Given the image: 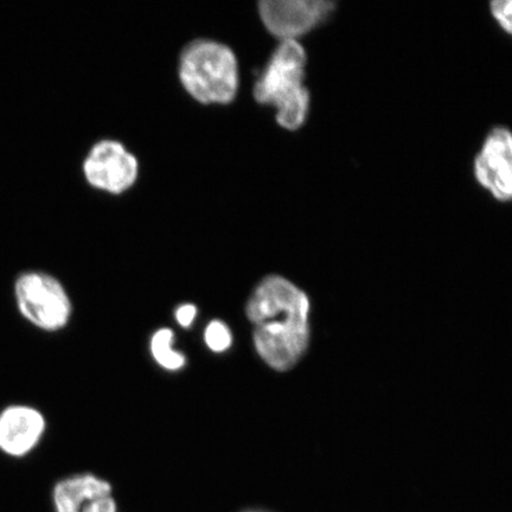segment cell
I'll return each instance as SVG.
<instances>
[{
    "mask_svg": "<svg viewBox=\"0 0 512 512\" xmlns=\"http://www.w3.org/2000/svg\"><path fill=\"white\" fill-rule=\"evenodd\" d=\"M179 80L202 104L227 105L239 89V66L234 51L220 42L197 40L183 50Z\"/></svg>",
    "mask_w": 512,
    "mask_h": 512,
    "instance_id": "cell-3",
    "label": "cell"
},
{
    "mask_svg": "<svg viewBox=\"0 0 512 512\" xmlns=\"http://www.w3.org/2000/svg\"><path fill=\"white\" fill-rule=\"evenodd\" d=\"M172 343H174V332L170 329L159 330L152 337L151 351L160 367L178 370L184 367L185 357L172 349Z\"/></svg>",
    "mask_w": 512,
    "mask_h": 512,
    "instance_id": "cell-10",
    "label": "cell"
},
{
    "mask_svg": "<svg viewBox=\"0 0 512 512\" xmlns=\"http://www.w3.org/2000/svg\"><path fill=\"white\" fill-rule=\"evenodd\" d=\"M15 303L19 315L36 329L59 332L72 317V300L53 275L28 271L18 275L14 286Z\"/></svg>",
    "mask_w": 512,
    "mask_h": 512,
    "instance_id": "cell-4",
    "label": "cell"
},
{
    "mask_svg": "<svg viewBox=\"0 0 512 512\" xmlns=\"http://www.w3.org/2000/svg\"><path fill=\"white\" fill-rule=\"evenodd\" d=\"M473 176L494 200L512 202V130L495 126L473 159Z\"/></svg>",
    "mask_w": 512,
    "mask_h": 512,
    "instance_id": "cell-6",
    "label": "cell"
},
{
    "mask_svg": "<svg viewBox=\"0 0 512 512\" xmlns=\"http://www.w3.org/2000/svg\"><path fill=\"white\" fill-rule=\"evenodd\" d=\"M307 54L299 41H281L254 83V98L277 111L288 131L299 130L309 117L311 95L305 86Z\"/></svg>",
    "mask_w": 512,
    "mask_h": 512,
    "instance_id": "cell-2",
    "label": "cell"
},
{
    "mask_svg": "<svg viewBox=\"0 0 512 512\" xmlns=\"http://www.w3.org/2000/svg\"><path fill=\"white\" fill-rule=\"evenodd\" d=\"M51 503L54 512H119L112 484L88 472L57 480Z\"/></svg>",
    "mask_w": 512,
    "mask_h": 512,
    "instance_id": "cell-8",
    "label": "cell"
},
{
    "mask_svg": "<svg viewBox=\"0 0 512 512\" xmlns=\"http://www.w3.org/2000/svg\"><path fill=\"white\" fill-rule=\"evenodd\" d=\"M310 298L296 284L271 275L247 303L258 354L274 370L287 371L302 360L310 344Z\"/></svg>",
    "mask_w": 512,
    "mask_h": 512,
    "instance_id": "cell-1",
    "label": "cell"
},
{
    "mask_svg": "<svg viewBox=\"0 0 512 512\" xmlns=\"http://www.w3.org/2000/svg\"><path fill=\"white\" fill-rule=\"evenodd\" d=\"M138 160L126 147L115 140L96 143L83 162V174L92 187L121 194L137 181Z\"/></svg>",
    "mask_w": 512,
    "mask_h": 512,
    "instance_id": "cell-7",
    "label": "cell"
},
{
    "mask_svg": "<svg viewBox=\"0 0 512 512\" xmlns=\"http://www.w3.org/2000/svg\"><path fill=\"white\" fill-rule=\"evenodd\" d=\"M196 307L191 304L183 305L179 307L176 312L177 322L183 326V328H189V326L194 322L196 317Z\"/></svg>",
    "mask_w": 512,
    "mask_h": 512,
    "instance_id": "cell-13",
    "label": "cell"
},
{
    "mask_svg": "<svg viewBox=\"0 0 512 512\" xmlns=\"http://www.w3.org/2000/svg\"><path fill=\"white\" fill-rule=\"evenodd\" d=\"M46 416L29 405H11L0 412V452L24 458L40 446L47 432Z\"/></svg>",
    "mask_w": 512,
    "mask_h": 512,
    "instance_id": "cell-9",
    "label": "cell"
},
{
    "mask_svg": "<svg viewBox=\"0 0 512 512\" xmlns=\"http://www.w3.org/2000/svg\"><path fill=\"white\" fill-rule=\"evenodd\" d=\"M336 10L330 0H264L259 14L265 27L281 41H298L315 30Z\"/></svg>",
    "mask_w": 512,
    "mask_h": 512,
    "instance_id": "cell-5",
    "label": "cell"
},
{
    "mask_svg": "<svg viewBox=\"0 0 512 512\" xmlns=\"http://www.w3.org/2000/svg\"><path fill=\"white\" fill-rule=\"evenodd\" d=\"M240 512H271V511H267L264 509H246V510H242Z\"/></svg>",
    "mask_w": 512,
    "mask_h": 512,
    "instance_id": "cell-14",
    "label": "cell"
},
{
    "mask_svg": "<svg viewBox=\"0 0 512 512\" xmlns=\"http://www.w3.org/2000/svg\"><path fill=\"white\" fill-rule=\"evenodd\" d=\"M204 339H206L209 349L214 352L226 351L233 342L228 326L220 320H214L207 326Z\"/></svg>",
    "mask_w": 512,
    "mask_h": 512,
    "instance_id": "cell-11",
    "label": "cell"
},
{
    "mask_svg": "<svg viewBox=\"0 0 512 512\" xmlns=\"http://www.w3.org/2000/svg\"><path fill=\"white\" fill-rule=\"evenodd\" d=\"M489 12L499 28L512 38V0H494Z\"/></svg>",
    "mask_w": 512,
    "mask_h": 512,
    "instance_id": "cell-12",
    "label": "cell"
}]
</instances>
